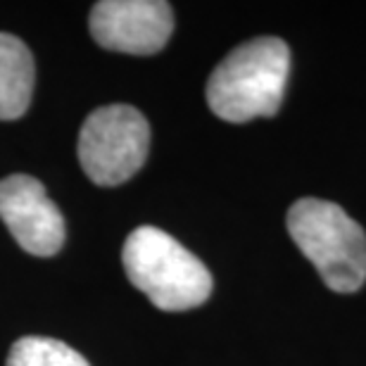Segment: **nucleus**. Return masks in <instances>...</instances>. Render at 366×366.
<instances>
[{"mask_svg":"<svg viewBox=\"0 0 366 366\" xmlns=\"http://www.w3.org/2000/svg\"><path fill=\"white\" fill-rule=\"evenodd\" d=\"M290 76V48L276 36H259L233 48L207 81V105L219 119L245 124L274 117Z\"/></svg>","mask_w":366,"mask_h":366,"instance_id":"nucleus-1","label":"nucleus"},{"mask_svg":"<svg viewBox=\"0 0 366 366\" xmlns=\"http://www.w3.org/2000/svg\"><path fill=\"white\" fill-rule=\"evenodd\" d=\"M36 67L26 43L0 31V122H14L31 105Z\"/></svg>","mask_w":366,"mask_h":366,"instance_id":"nucleus-7","label":"nucleus"},{"mask_svg":"<svg viewBox=\"0 0 366 366\" xmlns=\"http://www.w3.org/2000/svg\"><path fill=\"white\" fill-rule=\"evenodd\" d=\"M285 226L328 288L342 295L362 288L366 233L345 209L319 197H302L288 209Z\"/></svg>","mask_w":366,"mask_h":366,"instance_id":"nucleus-3","label":"nucleus"},{"mask_svg":"<svg viewBox=\"0 0 366 366\" xmlns=\"http://www.w3.org/2000/svg\"><path fill=\"white\" fill-rule=\"evenodd\" d=\"M5 366H91L74 347L62 340L29 335L10 347Z\"/></svg>","mask_w":366,"mask_h":366,"instance_id":"nucleus-8","label":"nucleus"},{"mask_svg":"<svg viewBox=\"0 0 366 366\" xmlns=\"http://www.w3.org/2000/svg\"><path fill=\"white\" fill-rule=\"evenodd\" d=\"M129 281L162 312H186L212 295L209 269L157 226H138L122 250Z\"/></svg>","mask_w":366,"mask_h":366,"instance_id":"nucleus-2","label":"nucleus"},{"mask_svg":"<svg viewBox=\"0 0 366 366\" xmlns=\"http://www.w3.org/2000/svg\"><path fill=\"white\" fill-rule=\"evenodd\" d=\"M0 219L21 250L36 257H53L64 245V219L43 183L26 174L0 181Z\"/></svg>","mask_w":366,"mask_h":366,"instance_id":"nucleus-6","label":"nucleus"},{"mask_svg":"<svg viewBox=\"0 0 366 366\" xmlns=\"http://www.w3.org/2000/svg\"><path fill=\"white\" fill-rule=\"evenodd\" d=\"M79 162L98 186H119L136 177L150 152V124L131 105H102L79 131Z\"/></svg>","mask_w":366,"mask_h":366,"instance_id":"nucleus-4","label":"nucleus"},{"mask_svg":"<svg viewBox=\"0 0 366 366\" xmlns=\"http://www.w3.org/2000/svg\"><path fill=\"white\" fill-rule=\"evenodd\" d=\"M89 26L105 50L155 55L172 39L174 12L162 0H100L93 5Z\"/></svg>","mask_w":366,"mask_h":366,"instance_id":"nucleus-5","label":"nucleus"}]
</instances>
